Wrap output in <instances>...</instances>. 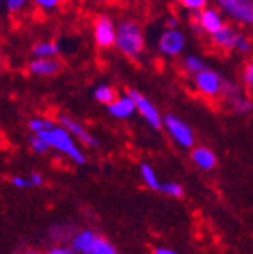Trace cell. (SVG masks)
<instances>
[{"label": "cell", "mask_w": 253, "mask_h": 254, "mask_svg": "<svg viewBox=\"0 0 253 254\" xmlns=\"http://www.w3.org/2000/svg\"><path fill=\"white\" fill-rule=\"evenodd\" d=\"M163 129L169 133V136L185 150H191L196 145V135L193 127L185 120H182L176 114H166L164 115V126Z\"/></svg>", "instance_id": "obj_3"}, {"label": "cell", "mask_w": 253, "mask_h": 254, "mask_svg": "<svg viewBox=\"0 0 253 254\" xmlns=\"http://www.w3.org/2000/svg\"><path fill=\"white\" fill-rule=\"evenodd\" d=\"M27 3V0H6V6L11 12H17Z\"/></svg>", "instance_id": "obj_29"}, {"label": "cell", "mask_w": 253, "mask_h": 254, "mask_svg": "<svg viewBox=\"0 0 253 254\" xmlns=\"http://www.w3.org/2000/svg\"><path fill=\"white\" fill-rule=\"evenodd\" d=\"M40 138H43L49 145L50 148H55L58 150L59 153L66 154L69 159L78 165H85L86 164V157L85 154L82 153V150L78 147L75 138L70 135V132L64 127H53L50 130H46V132H41V133H37Z\"/></svg>", "instance_id": "obj_2"}, {"label": "cell", "mask_w": 253, "mask_h": 254, "mask_svg": "<svg viewBox=\"0 0 253 254\" xmlns=\"http://www.w3.org/2000/svg\"><path fill=\"white\" fill-rule=\"evenodd\" d=\"M115 49L131 61H137L146 50V37L141 24L137 20L124 18L117 24Z\"/></svg>", "instance_id": "obj_1"}, {"label": "cell", "mask_w": 253, "mask_h": 254, "mask_svg": "<svg viewBox=\"0 0 253 254\" xmlns=\"http://www.w3.org/2000/svg\"><path fill=\"white\" fill-rule=\"evenodd\" d=\"M241 77H243V83H244L246 89L250 94H253V61L247 62L244 65Z\"/></svg>", "instance_id": "obj_25"}, {"label": "cell", "mask_w": 253, "mask_h": 254, "mask_svg": "<svg viewBox=\"0 0 253 254\" xmlns=\"http://www.w3.org/2000/svg\"><path fill=\"white\" fill-rule=\"evenodd\" d=\"M179 26V20L174 15H169V18L166 20V29H177Z\"/></svg>", "instance_id": "obj_31"}, {"label": "cell", "mask_w": 253, "mask_h": 254, "mask_svg": "<svg viewBox=\"0 0 253 254\" xmlns=\"http://www.w3.org/2000/svg\"><path fill=\"white\" fill-rule=\"evenodd\" d=\"M209 0H182L180 5L183 9L189 11V12H193V14H197L200 11H203L205 8H208Z\"/></svg>", "instance_id": "obj_24"}, {"label": "cell", "mask_w": 253, "mask_h": 254, "mask_svg": "<svg viewBox=\"0 0 253 254\" xmlns=\"http://www.w3.org/2000/svg\"><path fill=\"white\" fill-rule=\"evenodd\" d=\"M34 2L40 8H43L46 11H52V9H56L62 3V0H34Z\"/></svg>", "instance_id": "obj_27"}, {"label": "cell", "mask_w": 253, "mask_h": 254, "mask_svg": "<svg viewBox=\"0 0 253 254\" xmlns=\"http://www.w3.org/2000/svg\"><path fill=\"white\" fill-rule=\"evenodd\" d=\"M128 94L135 100L137 112L147 123V126L152 127L153 130H161L164 126V115L153 105V102L149 97H146V95L143 92H140L138 89L131 88V89H128Z\"/></svg>", "instance_id": "obj_7"}, {"label": "cell", "mask_w": 253, "mask_h": 254, "mask_svg": "<svg viewBox=\"0 0 253 254\" xmlns=\"http://www.w3.org/2000/svg\"><path fill=\"white\" fill-rule=\"evenodd\" d=\"M26 254H40V253H37V251H29V253H26Z\"/></svg>", "instance_id": "obj_34"}, {"label": "cell", "mask_w": 253, "mask_h": 254, "mask_svg": "<svg viewBox=\"0 0 253 254\" xmlns=\"http://www.w3.org/2000/svg\"><path fill=\"white\" fill-rule=\"evenodd\" d=\"M173 2H179V3H180V2H182V0H173Z\"/></svg>", "instance_id": "obj_35"}, {"label": "cell", "mask_w": 253, "mask_h": 254, "mask_svg": "<svg viewBox=\"0 0 253 254\" xmlns=\"http://www.w3.org/2000/svg\"><path fill=\"white\" fill-rule=\"evenodd\" d=\"M160 192L164 194V195H169L171 198H182L183 194H185V189L177 182H163Z\"/></svg>", "instance_id": "obj_21"}, {"label": "cell", "mask_w": 253, "mask_h": 254, "mask_svg": "<svg viewBox=\"0 0 253 254\" xmlns=\"http://www.w3.org/2000/svg\"><path fill=\"white\" fill-rule=\"evenodd\" d=\"M106 111L115 120H128L137 112V105H135V100L126 92V94L118 95L111 105H108Z\"/></svg>", "instance_id": "obj_13"}, {"label": "cell", "mask_w": 253, "mask_h": 254, "mask_svg": "<svg viewBox=\"0 0 253 254\" xmlns=\"http://www.w3.org/2000/svg\"><path fill=\"white\" fill-rule=\"evenodd\" d=\"M30 148H32L37 154H46L50 150V145L43 138L35 135L34 138H30Z\"/></svg>", "instance_id": "obj_26"}, {"label": "cell", "mask_w": 253, "mask_h": 254, "mask_svg": "<svg viewBox=\"0 0 253 254\" xmlns=\"http://www.w3.org/2000/svg\"><path fill=\"white\" fill-rule=\"evenodd\" d=\"M156 49L166 58H179L186 49V37L180 29H166L158 37Z\"/></svg>", "instance_id": "obj_8"}, {"label": "cell", "mask_w": 253, "mask_h": 254, "mask_svg": "<svg viewBox=\"0 0 253 254\" xmlns=\"http://www.w3.org/2000/svg\"><path fill=\"white\" fill-rule=\"evenodd\" d=\"M153 254H179V253L176 250H171L167 247H158V248H155Z\"/></svg>", "instance_id": "obj_32"}, {"label": "cell", "mask_w": 253, "mask_h": 254, "mask_svg": "<svg viewBox=\"0 0 253 254\" xmlns=\"http://www.w3.org/2000/svg\"><path fill=\"white\" fill-rule=\"evenodd\" d=\"M196 89L206 99H218L223 94L225 82L226 79L221 76L218 71L206 68L205 71L199 73L196 77H193Z\"/></svg>", "instance_id": "obj_9"}, {"label": "cell", "mask_w": 253, "mask_h": 254, "mask_svg": "<svg viewBox=\"0 0 253 254\" xmlns=\"http://www.w3.org/2000/svg\"><path fill=\"white\" fill-rule=\"evenodd\" d=\"M29 179H30V182H32V185H34V186H41V185L44 183V179H43V176H41V174H38V173L32 174V176H30Z\"/></svg>", "instance_id": "obj_33"}, {"label": "cell", "mask_w": 253, "mask_h": 254, "mask_svg": "<svg viewBox=\"0 0 253 254\" xmlns=\"http://www.w3.org/2000/svg\"><path fill=\"white\" fill-rule=\"evenodd\" d=\"M92 40L100 50H108L115 47L117 41V24L115 21L106 15L100 14L92 23Z\"/></svg>", "instance_id": "obj_5"}, {"label": "cell", "mask_w": 253, "mask_h": 254, "mask_svg": "<svg viewBox=\"0 0 253 254\" xmlns=\"http://www.w3.org/2000/svg\"><path fill=\"white\" fill-rule=\"evenodd\" d=\"M61 52L59 46L53 41H46V43H38L37 46H34L32 53L37 58H55L58 53Z\"/></svg>", "instance_id": "obj_20"}, {"label": "cell", "mask_w": 253, "mask_h": 254, "mask_svg": "<svg viewBox=\"0 0 253 254\" xmlns=\"http://www.w3.org/2000/svg\"><path fill=\"white\" fill-rule=\"evenodd\" d=\"M226 24L225 15L217 6H208L203 11L196 14V20L193 24V30L197 35H208L212 37L220 29H223Z\"/></svg>", "instance_id": "obj_6"}, {"label": "cell", "mask_w": 253, "mask_h": 254, "mask_svg": "<svg viewBox=\"0 0 253 254\" xmlns=\"http://www.w3.org/2000/svg\"><path fill=\"white\" fill-rule=\"evenodd\" d=\"M11 183L12 186L18 188V189H27V188H32V182H30V179H23V177H18V176H14L11 179Z\"/></svg>", "instance_id": "obj_28"}, {"label": "cell", "mask_w": 253, "mask_h": 254, "mask_svg": "<svg viewBox=\"0 0 253 254\" xmlns=\"http://www.w3.org/2000/svg\"><path fill=\"white\" fill-rule=\"evenodd\" d=\"M180 67H182V70H183L185 74L191 76V77H196L199 73H202L206 68H209L206 65L205 59L202 56L196 55V53H188V55H185L180 59Z\"/></svg>", "instance_id": "obj_17"}, {"label": "cell", "mask_w": 253, "mask_h": 254, "mask_svg": "<svg viewBox=\"0 0 253 254\" xmlns=\"http://www.w3.org/2000/svg\"><path fill=\"white\" fill-rule=\"evenodd\" d=\"M189 157H191V162L202 171H212L218 164L217 154L205 145H197L191 148Z\"/></svg>", "instance_id": "obj_14"}, {"label": "cell", "mask_w": 253, "mask_h": 254, "mask_svg": "<svg viewBox=\"0 0 253 254\" xmlns=\"http://www.w3.org/2000/svg\"><path fill=\"white\" fill-rule=\"evenodd\" d=\"M92 97H94V100H96L97 103L108 106V105H111L118 97V94H117V89L112 85L100 83V85H97L96 88H94Z\"/></svg>", "instance_id": "obj_18"}, {"label": "cell", "mask_w": 253, "mask_h": 254, "mask_svg": "<svg viewBox=\"0 0 253 254\" xmlns=\"http://www.w3.org/2000/svg\"><path fill=\"white\" fill-rule=\"evenodd\" d=\"M75 251H73V248L70 247H53V248H50L49 251H47V254H73Z\"/></svg>", "instance_id": "obj_30"}, {"label": "cell", "mask_w": 253, "mask_h": 254, "mask_svg": "<svg viewBox=\"0 0 253 254\" xmlns=\"http://www.w3.org/2000/svg\"><path fill=\"white\" fill-rule=\"evenodd\" d=\"M59 123H61V126L64 127V129H67L69 132H70V135L75 138V139H78L81 144H84L85 147H89V148H94V147H99V139L94 136L92 133H89L85 127L79 123V121H76V120H73L72 117H69V115H59Z\"/></svg>", "instance_id": "obj_11"}, {"label": "cell", "mask_w": 253, "mask_h": 254, "mask_svg": "<svg viewBox=\"0 0 253 254\" xmlns=\"http://www.w3.org/2000/svg\"><path fill=\"white\" fill-rule=\"evenodd\" d=\"M61 68H62L61 62L56 61L55 58H37L35 61L29 64V71L41 77L55 76L61 71Z\"/></svg>", "instance_id": "obj_15"}, {"label": "cell", "mask_w": 253, "mask_h": 254, "mask_svg": "<svg viewBox=\"0 0 253 254\" xmlns=\"http://www.w3.org/2000/svg\"><path fill=\"white\" fill-rule=\"evenodd\" d=\"M99 238L100 236L94 230H89V229L81 230L76 235H73V238H72V248L78 254H89L92 247L96 245V242L99 241Z\"/></svg>", "instance_id": "obj_16"}, {"label": "cell", "mask_w": 253, "mask_h": 254, "mask_svg": "<svg viewBox=\"0 0 253 254\" xmlns=\"http://www.w3.org/2000/svg\"><path fill=\"white\" fill-rule=\"evenodd\" d=\"M214 3L235 24L253 27V0H214Z\"/></svg>", "instance_id": "obj_4"}, {"label": "cell", "mask_w": 253, "mask_h": 254, "mask_svg": "<svg viewBox=\"0 0 253 254\" xmlns=\"http://www.w3.org/2000/svg\"><path fill=\"white\" fill-rule=\"evenodd\" d=\"M140 176H141L143 183H144L149 189L158 190V192H160L163 182L160 180V177H158V174H156V171L153 170L152 165H149V164H141V165H140Z\"/></svg>", "instance_id": "obj_19"}, {"label": "cell", "mask_w": 253, "mask_h": 254, "mask_svg": "<svg viewBox=\"0 0 253 254\" xmlns=\"http://www.w3.org/2000/svg\"><path fill=\"white\" fill-rule=\"evenodd\" d=\"M55 124L50 121V120H46V118H34L29 121V129L32 133H41V132H46V130H50L53 129Z\"/></svg>", "instance_id": "obj_22"}, {"label": "cell", "mask_w": 253, "mask_h": 254, "mask_svg": "<svg viewBox=\"0 0 253 254\" xmlns=\"http://www.w3.org/2000/svg\"><path fill=\"white\" fill-rule=\"evenodd\" d=\"M241 37H243V32L237 30L232 24L226 23L223 29H220L217 34H214L209 38H211L212 46H215L217 49L223 52H235Z\"/></svg>", "instance_id": "obj_12"}, {"label": "cell", "mask_w": 253, "mask_h": 254, "mask_svg": "<svg viewBox=\"0 0 253 254\" xmlns=\"http://www.w3.org/2000/svg\"><path fill=\"white\" fill-rule=\"evenodd\" d=\"M221 97L225 99V102L231 106V109L238 115H247L253 111L252 99L244 92V89L240 85H237L232 80L226 79Z\"/></svg>", "instance_id": "obj_10"}, {"label": "cell", "mask_w": 253, "mask_h": 254, "mask_svg": "<svg viewBox=\"0 0 253 254\" xmlns=\"http://www.w3.org/2000/svg\"><path fill=\"white\" fill-rule=\"evenodd\" d=\"M89 254H118V251L115 250V247L111 242H108L103 238H99V241L92 247Z\"/></svg>", "instance_id": "obj_23"}]
</instances>
